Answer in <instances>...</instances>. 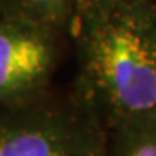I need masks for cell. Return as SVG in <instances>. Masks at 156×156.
<instances>
[{
    "label": "cell",
    "instance_id": "cell-6",
    "mask_svg": "<svg viewBox=\"0 0 156 156\" xmlns=\"http://www.w3.org/2000/svg\"><path fill=\"white\" fill-rule=\"evenodd\" d=\"M155 20H156V15H155Z\"/></svg>",
    "mask_w": 156,
    "mask_h": 156
},
{
    "label": "cell",
    "instance_id": "cell-2",
    "mask_svg": "<svg viewBox=\"0 0 156 156\" xmlns=\"http://www.w3.org/2000/svg\"><path fill=\"white\" fill-rule=\"evenodd\" d=\"M0 156H108V130L78 95L0 107Z\"/></svg>",
    "mask_w": 156,
    "mask_h": 156
},
{
    "label": "cell",
    "instance_id": "cell-4",
    "mask_svg": "<svg viewBox=\"0 0 156 156\" xmlns=\"http://www.w3.org/2000/svg\"><path fill=\"white\" fill-rule=\"evenodd\" d=\"M108 156H156V122L127 124L108 133Z\"/></svg>",
    "mask_w": 156,
    "mask_h": 156
},
{
    "label": "cell",
    "instance_id": "cell-1",
    "mask_svg": "<svg viewBox=\"0 0 156 156\" xmlns=\"http://www.w3.org/2000/svg\"><path fill=\"white\" fill-rule=\"evenodd\" d=\"M77 95L108 133L156 122V20L140 0L77 6Z\"/></svg>",
    "mask_w": 156,
    "mask_h": 156
},
{
    "label": "cell",
    "instance_id": "cell-5",
    "mask_svg": "<svg viewBox=\"0 0 156 156\" xmlns=\"http://www.w3.org/2000/svg\"><path fill=\"white\" fill-rule=\"evenodd\" d=\"M10 16L22 17L42 26L55 29L73 13L74 0H0Z\"/></svg>",
    "mask_w": 156,
    "mask_h": 156
},
{
    "label": "cell",
    "instance_id": "cell-3",
    "mask_svg": "<svg viewBox=\"0 0 156 156\" xmlns=\"http://www.w3.org/2000/svg\"><path fill=\"white\" fill-rule=\"evenodd\" d=\"M59 59L54 29L22 17L0 20V107L44 94Z\"/></svg>",
    "mask_w": 156,
    "mask_h": 156
}]
</instances>
